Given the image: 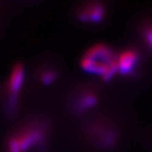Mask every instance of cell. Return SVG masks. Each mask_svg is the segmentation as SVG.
Masks as SVG:
<instances>
[{
	"mask_svg": "<svg viewBox=\"0 0 152 152\" xmlns=\"http://www.w3.org/2000/svg\"><path fill=\"white\" fill-rule=\"evenodd\" d=\"M97 102L98 97L95 93L85 91L78 95L75 102V110L78 113H84L93 108Z\"/></svg>",
	"mask_w": 152,
	"mask_h": 152,
	"instance_id": "obj_5",
	"label": "cell"
},
{
	"mask_svg": "<svg viewBox=\"0 0 152 152\" xmlns=\"http://www.w3.org/2000/svg\"><path fill=\"white\" fill-rule=\"evenodd\" d=\"M140 54L134 49H128L118 54V73L124 76H129L134 74L139 68Z\"/></svg>",
	"mask_w": 152,
	"mask_h": 152,
	"instance_id": "obj_2",
	"label": "cell"
},
{
	"mask_svg": "<svg viewBox=\"0 0 152 152\" xmlns=\"http://www.w3.org/2000/svg\"><path fill=\"white\" fill-rule=\"evenodd\" d=\"M58 77V73L53 69H48L43 71L41 75V80L45 85H50L51 83L56 80Z\"/></svg>",
	"mask_w": 152,
	"mask_h": 152,
	"instance_id": "obj_7",
	"label": "cell"
},
{
	"mask_svg": "<svg viewBox=\"0 0 152 152\" xmlns=\"http://www.w3.org/2000/svg\"><path fill=\"white\" fill-rule=\"evenodd\" d=\"M22 152L26 151L31 147L38 145L42 141L44 138V129L42 128H36L26 131L21 135L16 137Z\"/></svg>",
	"mask_w": 152,
	"mask_h": 152,
	"instance_id": "obj_4",
	"label": "cell"
},
{
	"mask_svg": "<svg viewBox=\"0 0 152 152\" xmlns=\"http://www.w3.org/2000/svg\"><path fill=\"white\" fill-rule=\"evenodd\" d=\"M8 149L9 152H22L16 137H13L10 140L8 143Z\"/></svg>",
	"mask_w": 152,
	"mask_h": 152,
	"instance_id": "obj_8",
	"label": "cell"
},
{
	"mask_svg": "<svg viewBox=\"0 0 152 152\" xmlns=\"http://www.w3.org/2000/svg\"><path fill=\"white\" fill-rule=\"evenodd\" d=\"M25 78V69L20 64H18L12 69L9 80V90L12 95L15 96L21 89Z\"/></svg>",
	"mask_w": 152,
	"mask_h": 152,
	"instance_id": "obj_6",
	"label": "cell"
},
{
	"mask_svg": "<svg viewBox=\"0 0 152 152\" xmlns=\"http://www.w3.org/2000/svg\"><path fill=\"white\" fill-rule=\"evenodd\" d=\"M78 16L82 21L97 24L103 20L105 17V7L100 3H90L79 10Z\"/></svg>",
	"mask_w": 152,
	"mask_h": 152,
	"instance_id": "obj_3",
	"label": "cell"
},
{
	"mask_svg": "<svg viewBox=\"0 0 152 152\" xmlns=\"http://www.w3.org/2000/svg\"><path fill=\"white\" fill-rule=\"evenodd\" d=\"M144 36H145V40L146 42L147 45L152 50V26H148L145 28Z\"/></svg>",
	"mask_w": 152,
	"mask_h": 152,
	"instance_id": "obj_9",
	"label": "cell"
},
{
	"mask_svg": "<svg viewBox=\"0 0 152 152\" xmlns=\"http://www.w3.org/2000/svg\"><path fill=\"white\" fill-rule=\"evenodd\" d=\"M83 69L104 80H109L118 73V54L104 44H98L89 49L81 59Z\"/></svg>",
	"mask_w": 152,
	"mask_h": 152,
	"instance_id": "obj_1",
	"label": "cell"
}]
</instances>
